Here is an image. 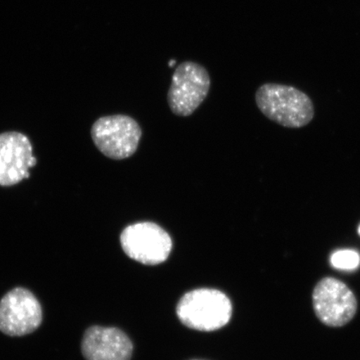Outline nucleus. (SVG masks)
<instances>
[{"label":"nucleus","mask_w":360,"mask_h":360,"mask_svg":"<svg viewBox=\"0 0 360 360\" xmlns=\"http://www.w3.org/2000/svg\"><path fill=\"white\" fill-rule=\"evenodd\" d=\"M120 243L129 258L147 265L165 262L173 246L169 233L152 222L129 225L121 233Z\"/></svg>","instance_id":"39448f33"},{"label":"nucleus","mask_w":360,"mask_h":360,"mask_svg":"<svg viewBox=\"0 0 360 360\" xmlns=\"http://www.w3.org/2000/svg\"><path fill=\"white\" fill-rule=\"evenodd\" d=\"M91 137L94 145L110 159L121 160L137 151L142 130L131 117L115 115L101 117L94 123Z\"/></svg>","instance_id":"7ed1b4c3"},{"label":"nucleus","mask_w":360,"mask_h":360,"mask_svg":"<svg viewBox=\"0 0 360 360\" xmlns=\"http://www.w3.org/2000/svg\"><path fill=\"white\" fill-rule=\"evenodd\" d=\"M210 77L204 66L192 61L175 70L168 92V103L175 115L193 114L208 96Z\"/></svg>","instance_id":"20e7f679"},{"label":"nucleus","mask_w":360,"mask_h":360,"mask_svg":"<svg viewBox=\"0 0 360 360\" xmlns=\"http://www.w3.org/2000/svg\"><path fill=\"white\" fill-rule=\"evenodd\" d=\"M174 64H175V60H174V61H171V62L169 63V66H170V67H172V66H173V65H174Z\"/></svg>","instance_id":"9b49d317"},{"label":"nucleus","mask_w":360,"mask_h":360,"mask_svg":"<svg viewBox=\"0 0 360 360\" xmlns=\"http://www.w3.org/2000/svg\"><path fill=\"white\" fill-rule=\"evenodd\" d=\"M359 236H360V225H359Z\"/></svg>","instance_id":"f8f14e48"},{"label":"nucleus","mask_w":360,"mask_h":360,"mask_svg":"<svg viewBox=\"0 0 360 360\" xmlns=\"http://www.w3.org/2000/svg\"><path fill=\"white\" fill-rule=\"evenodd\" d=\"M313 305L319 321L326 326L341 327L348 323L357 311V300L352 290L335 278H325L313 292Z\"/></svg>","instance_id":"423d86ee"},{"label":"nucleus","mask_w":360,"mask_h":360,"mask_svg":"<svg viewBox=\"0 0 360 360\" xmlns=\"http://www.w3.org/2000/svg\"><path fill=\"white\" fill-rule=\"evenodd\" d=\"M232 304L224 292L199 289L184 295L176 312L183 325L193 330L210 332L226 326L232 316Z\"/></svg>","instance_id":"f03ea898"},{"label":"nucleus","mask_w":360,"mask_h":360,"mask_svg":"<svg viewBox=\"0 0 360 360\" xmlns=\"http://www.w3.org/2000/svg\"><path fill=\"white\" fill-rule=\"evenodd\" d=\"M332 266L344 271H353L360 265V255L353 250H340L333 253L330 257Z\"/></svg>","instance_id":"9d476101"},{"label":"nucleus","mask_w":360,"mask_h":360,"mask_svg":"<svg viewBox=\"0 0 360 360\" xmlns=\"http://www.w3.org/2000/svg\"><path fill=\"white\" fill-rule=\"evenodd\" d=\"M195 360H198V359H195Z\"/></svg>","instance_id":"ddd939ff"},{"label":"nucleus","mask_w":360,"mask_h":360,"mask_svg":"<svg viewBox=\"0 0 360 360\" xmlns=\"http://www.w3.org/2000/svg\"><path fill=\"white\" fill-rule=\"evenodd\" d=\"M41 305L32 292L18 287L0 300V331L8 336L31 334L41 325Z\"/></svg>","instance_id":"0eeeda50"},{"label":"nucleus","mask_w":360,"mask_h":360,"mask_svg":"<svg viewBox=\"0 0 360 360\" xmlns=\"http://www.w3.org/2000/svg\"><path fill=\"white\" fill-rule=\"evenodd\" d=\"M81 350L86 360H130L133 344L119 328L92 326L84 333Z\"/></svg>","instance_id":"1a4fd4ad"},{"label":"nucleus","mask_w":360,"mask_h":360,"mask_svg":"<svg viewBox=\"0 0 360 360\" xmlns=\"http://www.w3.org/2000/svg\"><path fill=\"white\" fill-rule=\"evenodd\" d=\"M37 164L28 137L15 131L0 134V186L10 187L30 177Z\"/></svg>","instance_id":"6e6552de"},{"label":"nucleus","mask_w":360,"mask_h":360,"mask_svg":"<svg viewBox=\"0 0 360 360\" xmlns=\"http://www.w3.org/2000/svg\"><path fill=\"white\" fill-rule=\"evenodd\" d=\"M255 102L265 117L283 127L303 128L314 117L311 98L290 85L273 83L261 85L256 91Z\"/></svg>","instance_id":"f257e3e1"}]
</instances>
